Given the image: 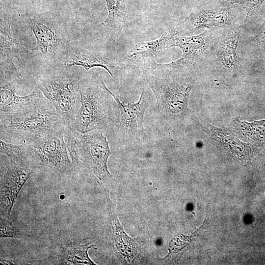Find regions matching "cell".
<instances>
[{"label":"cell","mask_w":265,"mask_h":265,"mask_svg":"<svg viewBox=\"0 0 265 265\" xmlns=\"http://www.w3.org/2000/svg\"><path fill=\"white\" fill-rule=\"evenodd\" d=\"M89 132L80 133L66 126L64 130L74 172L85 167L102 181L111 177L107 164L111 153L110 148L106 135L100 130Z\"/></svg>","instance_id":"1"},{"label":"cell","mask_w":265,"mask_h":265,"mask_svg":"<svg viewBox=\"0 0 265 265\" xmlns=\"http://www.w3.org/2000/svg\"><path fill=\"white\" fill-rule=\"evenodd\" d=\"M80 105L72 128L80 133L106 131L112 122L109 93L103 80H80Z\"/></svg>","instance_id":"2"},{"label":"cell","mask_w":265,"mask_h":265,"mask_svg":"<svg viewBox=\"0 0 265 265\" xmlns=\"http://www.w3.org/2000/svg\"><path fill=\"white\" fill-rule=\"evenodd\" d=\"M64 127L24 142L26 157L31 166L47 168L61 176H70L74 172L64 137Z\"/></svg>","instance_id":"3"},{"label":"cell","mask_w":265,"mask_h":265,"mask_svg":"<svg viewBox=\"0 0 265 265\" xmlns=\"http://www.w3.org/2000/svg\"><path fill=\"white\" fill-rule=\"evenodd\" d=\"M64 126L62 117L45 97L31 111L0 124V139L20 144L28 138L59 130Z\"/></svg>","instance_id":"4"},{"label":"cell","mask_w":265,"mask_h":265,"mask_svg":"<svg viewBox=\"0 0 265 265\" xmlns=\"http://www.w3.org/2000/svg\"><path fill=\"white\" fill-rule=\"evenodd\" d=\"M66 70L63 68L55 76L38 77L37 84L62 117L65 126L72 128L80 107V79L74 72Z\"/></svg>","instance_id":"5"},{"label":"cell","mask_w":265,"mask_h":265,"mask_svg":"<svg viewBox=\"0 0 265 265\" xmlns=\"http://www.w3.org/2000/svg\"><path fill=\"white\" fill-rule=\"evenodd\" d=\"M145 78L156 98L158 110L163 116H172L186 111L191 83L149 73L145 75Z\"/></svg>","instance_id":"6"},{"label":"cell","mask_w":265,"mask_h":265,"mask_svg":"<svg viewBox=\"0 0 265 265\" xmlns=\"http://www.w3.org/2000/svg\"><path fill=\"white\" fill-rule=\"evenodd\" d=\"M208 31L190 36H177L171 37L167 42V49L179 47L183 51L181 57L169 63H155L148 72L152 75L161 77L174 72H181L193 67L203 57L206 50V39Z\"/></svg>","instance_id":"7"},{"label":"cell","mask_w":265,"mask_h":265,"mask_svg":"<svg viewBox=\"0 0 265 265\" xmlns=\"http://www.w3.org/2000/svg\"><path fill=\"white\" fill-rule=\"evenodd\" d=\"M31 167L27 161L15 162L10 159L7 162L6 170L0 177V216L10 218L19 193L32 173Z\"/></svg>","instance_id":"8"},{"label":"cell","mask_w":265,"mask_h":265,"mask_svg":"<svg viewBox=\"0 0 265 265\" xmlns=\"http://www.w3.org/2000/svg\"><path fill=\"white\" fill-rule=\"evenodd\" d=\"M105 87L115 101L119 109L120 119L117 131L120 138L132 141L134 139L140 137L144 132L143 122L145 111L149 105L144 90H143L137 102L125 104L121 102L106 84Z\"/></svg>","instance_id":"9"},{"label":"cell","mask_w":265,"mask_h":265,"mask_svg":"<svg viewBox=\"0 0 265 265\" xmlns=\"http://www.w3.org/2000/svg\"><path fill=\"white\" fill-rule=\"evenodd\" d=\"M40 91L39 89L36 90L27 95L20 96L16 94L13 83L9 82L1 85L0 124L23 116L34 109L45 98Z\"/></svg>","instance_id":"10"},{"label":"cell","mask_w":265,"mask_h":265,"mask_svg":"<svg viewBox=\"0 0 265 265\" xmlns=\"http://www.w3.org/2000/svg\"><path fill=\"white\" fill-rule=\"evenodd\" d=\"M231 7H216L193 11L176 29L177 35L193 34L200 28L215 29L230 25L234 20Z\"/></svg>","instance_id":"11"},{"label":"cell","mask_w":265,"mask_h":265,"mask_svg":"<svg viewBox=\"0 0 265 265\" xmlns=\"http://www.w3.org/2000/svg\"><path fill=\"white\" fill-rule=\"evenodd\" d=\"M94 245L77 243H63L51 240L50 252L46 258L27 262L30 265H89L96 264L89 258L88 251Z\"/></svg>","instance_id":"12"},{"label":"cell","mask_w":265,"mask_h":265,"mask_svg":"<svg viewBox=\"0 0 265 265\" xmlns=\"http://www.w3.org/2000/svg\"><path fill=\"white\" fill-rule=\"evenodd\" d=\"M124 62L109 58L105 53L78 47H70L64 61V68L80 66L88 71L92 68L100 67L106 69L115 80L121 77Z\"/></svg>","instance_id":"13"},{"label":"cell","mask_w":265,"mask_h":265,"mask_svg":"<svg viewBox=\"0 0 265 265\" xmlns=\"http://www.w3.org/2000/svg\"><path fill=\"white\" fill-rule=\"evenodd\" d=\"M176 35L175 30H169L158 39L138 42L127 53L122 61L147 72L167 49V41Z\"/></svg>","instance_id":"14"},{"label":"cell","mask_w":265,"mask_h":265,"mask_svg":"<svg viewBox=\"0 0 265 265\" xmlns=\"http://www.w3.org/2000/svg\"><path fill=\"white\" fill-rule=\"evenodd\" d=\"M10 26L6 21L0 23V76L3 79H21L22 77L19 68L15 64L14 60L19 62V55L22 53H30L28 51L10 34Z\"/></svg>","instance_id":"15"},{"label":"cell","mask_w":265,"mask_h":265,"mask_svg":"<svg viewBox=\"0 0 265 265\" xmlns=\"http://www.w3.org/2000/svg\"><path fill=\"white\" fill-rule=\"evenodd\" d=\"M108 14L101 25L112 39L117 40L127 21L126 0H105Z\"/></svg>","instance_id":"16"},{"label":"cell","mask_w":265,"mask_h":265,"mask_svg":"<svg viewBox=\"0 0 265 265\" xmlns=\"http://www.w3.org/2000/svg\"><path fill=\"white\" fill-rule=\"evenodd\" d=\"M240 31L225 34L220 38L216 50L217 59L228 71L235 72L239 64V57L237 53Z\"/></svg>","instance_id":"17"},{"label":"cell","mask_w":265,"mask_h":265,"mask_svg":"<svg viewBox=\"0 0 265 265\" xmlns=\"http://www.w3.org/2000/svg\"><path fill=\"white\" fill-rule=\"evenodd\" d=\"M28 24L36 39V49L43 56L53 53L59 43L53 30L49 26L31 18L29 19Z\"/></svg>","instance_id":"18"},{"label":"cell","mask_w":265,"mask_h":265,"mask_svg":"<svg viewBox=\"0 0 265 265\" xmlns=\"http://www.w3.org/2000/svg\"><path fill=\"white\" fill-rule=\"evenodd\" d=\"M0 238L21 239H29L32 236L30 227L23 222L0 216Z\"/></svg>","instance_id":"19"},{"label":"cell","mask_w":265,"mask_h":265,"mask_svg":"<svg viewBox=\"0 0 265 265\" xmlns=\"http://www.w3.org/2000/svg\"><path fill=\"white\" fill-rule=\"evenodd\" d=\"M0 150L1 155H6L13 161H28L26 157L25 147L23 143L12 144L0 139Z\"/></svg>","instance_id":"20"},{"label":"cell","mask_w":265,"mask_h":265,"mask_svg":"<svg viewBox=\"0 0 265 265\" xmlns=\"http://www.w3.org/2000/svg\"><path fill=\"white\" fill-rule=\"evenodd\" d=\"M265 0H222L223 6L238 4L246 11L245 20L255 15Z\"/></svg>","instance_id":"21"},{"label":"cell","mask_w":265,"mask_h":265,"mask_svg":"<svg viewBox=\"0 0 265 265\" xmlns=\"http://www.w3.org/2000/svg\"><path fill=\"white\" fill-rule=\"evenodd\" d=\"M255 51H265V17L259 32L254 39Z\"/></svg>","instance_id":"22"},{"label":"cell","mask_w":265,"mask_h":265,"mask_svg":"<svg viewBox=\"0 0 265 265\" xmlns=\"http://www.w3.org/2000/svg\"><path fill=\"white\" fill-rule=\"evenodd\" d=\"M23 262L12 260L0 259V263L2 265H19L23 264Z\"/></svg>","instance_id":"23"}]
</instances>
